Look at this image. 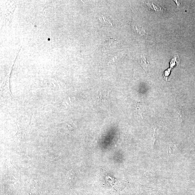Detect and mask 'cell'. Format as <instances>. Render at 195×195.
Wrapping results in <instances>:
<instances>
[{"label":"cell","instance_id":"2","mask_svg":"<svg viewBox=\"0 0 195 195\" xmlns=\"http://www.w3.org/2000/svg\"><path fill=\"white\" fill-rule=\"evenodd\" d=\"M99 20L103 23L106 24L108 25L110 24L111 26H113V24L111 22V20L109 18H106V17L104 16V15H100V16L99 17Z\"/></svg>","mask_w":195,"mask_h":195},{"label":"cell","instance_id":"3","mask_svg":"<svg viewBox=\"0 0 195 195\" xmlns=\"http://www.w3.org/2000/svg\"><path fill=\"white\" fill-rule=\"evenodd\" d=\"M108 94H109L108 92L106 90H103V91H100L98 98H99V99L103 100H105L108 98Z\"/></svg>","mask_w":195,"mask_h":195},{"label":"cell","instance_id":"4","mask_svg":"<svg viewBox=\"0 0 195 195\" xmlns=\"http://www.w3.org/2000/svg\"><path fill=\"white\" fill-rule=\"evenodd\" d=\"M141 63L142 66L145 69V70H146V68L147 67V63H146V59L144 57H142V58L141 60Z\"/></svg>","mask_w":195,"mask_h":195},{"label":"cell","instance_id":"1","mask_svg":"<svg viewBox=\"0 0 195 195\" xmlns=\"http://www.w3.org/2000/svg\"><path fill=\"white\" fill-rule=\"evenodd\" d=\"M118 44L116 39H114L112 37L109 38L103 43V47L104 49H111L115 47Z\"/></svg>","mask_w":195,"mask_h":195}]
</instances>
